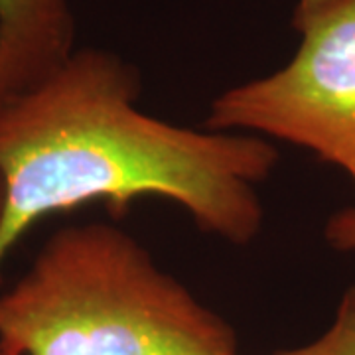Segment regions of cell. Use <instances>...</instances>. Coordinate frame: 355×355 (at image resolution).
Instances as JSON below:
<instances>
[{"instance_id":"2","label":"cell","mask_w":355,"mask_h":355,"mask_svg":"<svg viewBox=\"0 0 355 355\" xmlns=\"http://www.w3.org/2000/svg\"><path fill=\"white\" fill-rule=\"evenodd\" d=\"M0 349L10 355H239L223 318L125 229H60L0 292Z\"/></svg>"},{"instance_id":"4","label":"cell","mask_w":355,"mask_h":355,"mask_svg":"<svg viewBox=\"0 0 355 355\" xmlns=\"http://www.w3.org/2000/svg\"><path fill=\"white\" fill-rule=\"evenodd\" d=\"M76 50L69 0H0V103L42 83Z\"/></svg>"},{"instance_id":"6","label":"cell","mask_w":355,"mask_h":355,"mask_svg":"<svg viewBox=\"0 0 355 355\" xmlns=\"http://www.w3.org/2000/svg\"><path fill=\"white\" fill-rule=\"evenodd\" d=\"M324 239L340 253L355 254V205L342 207L328 219L324 227Z\"/></svg>"},{"instance_id":"1","label":"cell","mask_w":355,"mask_h":355,"mask_svg":"<svg viewBox=\"0 0 355 355\" xmlns=\"http://www.w3.org/2000/svg\"><path fill=\"white\" fill-rule=\"evenodd\" d=\"M140 79L121 55L76 50L42 83L0 103V270L42 217L139 198L180 205L203 233L249 245L265 223L257 188L279 164L270 140L166 123L137 107Z\"/></svg>"},{"instance_id":"3","label":"cell","mask_w":355,"mask_h":355,"mask_svg":"<svg viewBox=\"0 0 355 355\" xmlns=\"http://www.w3.org/2000/svg\"><path fill=\"white\" fill-rule=\"evenodd\" d=\"M296 51L280 69L219 93L205 128L304 148L355 186V0H298Z\"/></svg>"},{"instance_id":"5","label":"cell","mask_w":355,"mask_h":355,"mask_svg":"<svg viewBox=\"0 0 355 355\" xmlns=\"http://www.w3.org/2000/svg\"><path fill=\"white\" fill-rule=\"evenodd\" d=\"M279 355H355V284L345 288L331 326L318 340Z\"/></svg>"},{"instance_id":"8","label":"cell","mask_w":355,"mask_h":355,"mask_svg":"<svg viewBox=\"0 0 355 355\" xmlns=\"http://www.w3.org/2000/svg\"><path fill=\"white\" fill-rule=\"evenodd\" d=\"M0 355H10V354H6V352H2V349H0Z\"/></svg>"},{"instance_id":"7","label":"cell","mask_w":355,"mask_h":355,"mask_svg":"<svg viewBox=\"0 0 355 355\" xmlns=\"http://www.w3.org/2000/svg\"><path fill=\"white\" fill-rule=\"evenodd\" d=\"M2 216H4V184L0 178V223H2Z\"/></svg>"}]
</instances>
